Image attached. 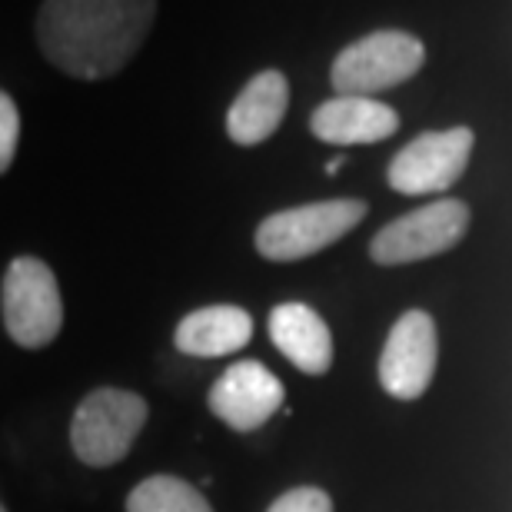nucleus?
<instances>
[{
    "mask_svg": "<svg viewBox=\"0 0 512 512\" xmlns=\"http://www.w3.org/2000/svg\"><path fill=\"white\" fill-rule=\"evenodd\" d=\"M153 20L150 0H47L37 7V44L67 77L107 80L130 64Z\"/></svg>",
    "mask_w": 512,
    "mask_h": 512,
    "instance_id": "1",
    "label": "nucleus"
},
{
    "mask_svg": "<svg viewBox=\"0 0 512 512\" xmlns=\"http://www.w3.org/2000/svg\"><path fill=\"white\" fill-rule=\"evenodd\" d=\"M366 213H370V203L360 197L316 200L270 213L256 227V253L273 263L306 260V256H316L320 250L333 247L336 240H343L353 227H360Z\"/></svg>",
    "mask_w": 512,
    "mask_h": 512,
    "instance_id": "2",
    "label": "nucleus"
},
{
    "mask_svg": "<svg viewBox=\"0 0 512 512\" xmlns=\"http://www.w3.org/2000/svg\"><path fill=\"white\" fill-rule=\"evenodd\" d=\"M147 399L130 389L100 386L80 399L70 423V449L84 466L107 469L124 459L147 426Z\"/></svg>",
    "mask_w": 512,
    "mask_h": 512,
    "instance_id": "3",
    "label": "nucleus"
},
{
    "mask_svg": "<svg viewBox=\"0 0 512 512\" xmlns=\"http://www.w3.org/2000/svg\"><path fill=\"white\" fill-rule=\"evenodd\" d=\"M423 64L426 47L419 37L406 30H376L340 50L330 70V84L340 97L383 94L389 87L413 80Z\"/></svg>",
    "mask_w": 512,
    "mask_h": 512,
    "instance_id": "4",
    "label": "nucleus"
},
{
    "mask_svg": "<svg viewBox=\"0 0 512 512\" xmlns=\"http://www.w3.org/2000/svg\"><path fill=\"white\" fill-rule=\"evenodd\" d=\"M4 326L10 340L24 350H44L64 326V300L54 270L40 256H17L4 273Z\"/></svg>",
    "mask_w": 512,
    "mask_h": 512,
    "instance_id": "5",
    "label": "nucleus"
},
{
    "mask_svg": "<svg viewBox=\"0 0 512 512\" xmlns=\"http://www.w3.org/2000/svg\"><path fill=\"white\" fill-rule=\"evenodd\" d=\"M469 230V207L463 200H433L406 217L389 220L370 240V256L380 266H403L429 260L459 247Z\"/></svg>",
    "mask_w": 512,
    "mask_h": 512,
    "instance_id": "6",
    "label": "nucleus"
},
{
    "mask_svg": "<svg viewBox=\"0 0 512 512\" xmlns=\"http://www.w3.org/2000/svg\"><path fill=\"white\" fill-rule=\"evenodd\" d=\"M476 137L469 127L453 130H429L419 133L416 140H409L403 150L389 160L386 180L389 187L403 197H426V193H443L469 167L473 157Z\"/></svg>",
    "mask_w": 512,
    "mask_h": 512,
    "instance_id": "7",
    "label": "nucleus"
},
{
    "mask_svg": "<svg viewBox=\"0 0 512 512\" xmlns=\"http://www.w3.org/2000/svg\"><path fill=\"white\" fill-rule=\"evenodd\" d=\"M436 323L426 310H409L393 323L380 353V386L393 399H419L436 376Z\"/></svg>",
    "mask_w": 512,
    "mask_h": 512,
    "instance_id": "8",
    "label": "nucleus"
},
{
    "mask_svg": "<svg viewBox=\"0 0 512 512\" xmlns=\"http://www.w3.org/2000/svg\"><path fill=\"white\" fill-rule=\"evenodd\" d=\"M210 413L237 433H256L283 406V383L260 360H240L210 389Z\"/></svg>",
    "mask_w": 512,
    "mask_h": 512,
    "instance_id": "9",
    "label": "nucleus"
},
{
    "mask_svg": "<svg viewBox=\"0 0 512 512\" xmlns=\"http://www.w3.org/2000/svg\"><path fill=\"white\" fill-rule=\"evenodd\" d=\"M310 130L333 147H363L389 140L399 130V114L373 97H333L313 110Z\"/></svg>",
    "mask_w": 512,
    "mask_h": 512,
    "instance_id": "10",
    "label": "nucleus"
},
{
    "mask_svg": "<svg viewBox=\"0 0 512 512\" xmlns=\"http://www.w3.org/2000/svg\"><path fill=\"white\" fill-rule=\"evenodd\" d=\"M290 107V80L280 70H260L227 110V133L237 147H256L280 130Z\"/></svg>",
    "mask_w": 512,
    "mask_h": 512,
    "instance_id": "11",
    "label": "nucleus"
},
{
    "mask_svg": "<svg viewBox=\"0 0 512 512\" xmlns=\"http://www.w3.org/2000/svg\"><path fill=\"white\" fill-rule=\"evenodd\" d=\"M270 340L296 370L323 376L333 366V333L313 306L280 303L270 313Z\"/></svg>",
    "mask_w": 512,
    "mask_h": 512,
    "instance_id": "12",
    "label": "nucleus"
},
{
    "mask_svg": "<svg viewBox=\"0 0 512 512\" xmlns=\"http://www.w3.org/2000/svg\"><path fill=\"white\" fill-rule=\"evenodd\" d=\"M250 340H253V316L243 306H230V303L203 306V310L187 313L180 320L177 333H173L177 350L187 356H200V360L240 353Z\"/></svg>",
    "mask_w": 512,
    "mask_h": 512,
    "instance_id": "13",
    "label": "nucleus"
},
{
    "mask_svg": "<svg viewBox=\"0 0 512 512\" xmlns=\"http://www.w3.org/2000/svg\"><path fill=\"white\" fill-rule=\"evenodd\" d=\"M127 512H213V506L177 476H150L127 496Z\"/></svg>",
    "mask_w": 512,
    "mask_h": 512,
    "instance_id": "14",
    "label": "nucleus"
},
{
    "mask_svg": "<svg viewBox=\"0 0 512 512\" xmlns=\"http://www.w3.org/2000/svg\"><path fill=\"white\" fill-rule=\"evenodd\" d=\"M20 143V110L7 90H0V177L10 170Z\"/></svg>",
    "mask_w": 512,
    "mask_h": 512,
    "instance_id": "15",
    "label": "nucleus"
},
{
    "mask_svg": "<svg viewBox=\"0 0 512 512\" xmlns=\"http://www.w3.org/2000/svg\"><path fill=\"white\" fill-rule=\"evenodd\" d=\"M266 512H333V499L320 486H296L286 489L280 499H273Z\"/></svg>",
    "mask_w": 512,
    "mask_h": 512,
    "instance_id": "16",
    "label": "nucleus"
},
{
    "mask_svg": "<svg viewBox=\"0 0 512 512\" xmlns=\"http://www.w3.org/2000/svg\"><path fill=\"white\" fill-rule=\"evenodd\" d=\"M0 512H7V509H4V506H0Z\"/></svg>",
    "mask_w": 512,
    "mask_h": 512,
    "instance_id": "17",
    "label": "nucleus"
}]
</instances>
